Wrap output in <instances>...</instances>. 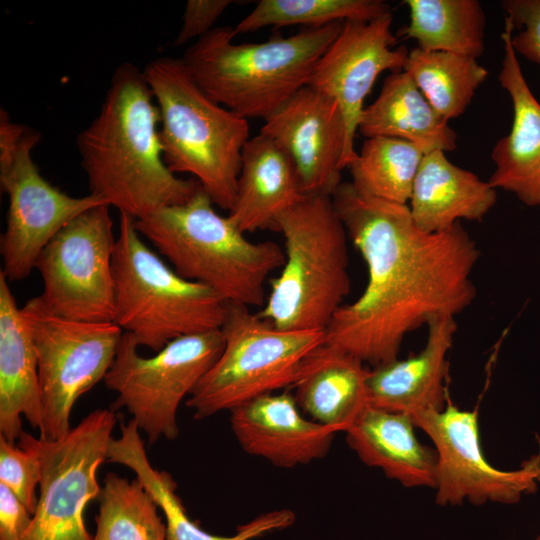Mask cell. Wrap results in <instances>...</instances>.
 <instances>
[{
  "label": "cell",
  "mask_w": 540,
  "mask_h": 540,
  "mask_svg": "<svg viewBox=\"0 0 540 540\" xmlns=\"http://www.w3.org/2000/svg\"><path fill=\"white\" fill-rule=\"evenodd\" d=\"M288 392L256 397L230 410L241 448L273 465L292 468L325 457L337 428L306 419Z\"/></svg>",
  "instance_id": "obj_17"
},
{
  "label": "cell",
  "mask_w": 540,
  "mask_h": 540,
  "mask_svg": "<svg viewBox=\"0 0 540 540\" xmlns=\"http://www.w3.org/2000/svg\"><path fill=\"white\" fill-rule=\"evenodd\" d=\"M410 414L367 406L348 428L346 441L359 459L404 487L435 489L437 453L415 434Z\"/></svg>",
  "instance_id": "obj_22"
},
{
  "label": "cell",
  "mask_w": 540,
  "mask_h": 540,
  "mask_svg": "<svg viewBox=\"0 0 540 540\" xmlns=\"http://www.w3.org/2000/svg\"><path fill=\"white\" fill-rule=\"evenodd\" d=\"M411 416L437 453L438 505L457 506L464 501L510 505L539 489L540 438L537 452L518 469L500 470L487 461L482 451L476 410H461L447 400L442 410H424Z\"/></svg>",
  "instance_id": "obj_14"
},
{
  "label": "cell",
  "mask_w": 540,
  "mask_h": 540,
  "mask_svg": "<svg viewBox=\"0 0 540 540\" xmlns=\"http://www.w3.org/2000/svg\"><path fill=\"white\" fill-rule=\"evenodd\" d=\"M41 480V465L31 450L10 443L0 436V483L5 485L33 516Z\"/></svg>",
  "instance_id": "obj_32"
},
{
  "label": "cell",
  "mask_w": 540,
  "mask_h": 540,
  "mask_svg": "<svg viewBox=\"0 0 540 540\" xmlns=\"http://www.w3.org/2000/svg\"><path fill=\"white\" fill-rule=\"evenodd\" d=\"M501 6L513 29H519L511 37L516 54L540 64V0H504Z\"/></svg>",
  "instance_id": "obj_33"
},
{
  "label": "cell",
  "mask_w": 540,
  "mask_h": 540,
  "mask_svg": "<svg viewBox=\"0 0 540 540\" xmlns=\"http://www.w3.org/2000/svg\"><path fill=\"white\" fill-rule=\"evenodd\" d=\"M357 131L366 138L383 136L417 143L428 152H449L457 147L456 132L405 71L385 78L376 100L364 107Z\"/></svg>",
  "instance_id": "obj_25"
},
{
  "label": "cell",
  "mask_w": 540,
  "mask_h": 540,
  "mask_svg": "<svg viewBox=\"0 0 540 540\" xmlns=\"http://www.w3.org/2000/svg\"><path fill=\"white\" fill-rule=\"evenodd\" d=\"M109 205L72 219L46 245L35 268L43 281L39 295L56 316L84 322H114L113 255L116 239Z\"/></svg>",
  "instance_id": "obj_13"
},
{
  "label": "cell",
  "mask_w": 540,
  "mask_h": 540,
  "mask_svg": "<svg viewBox=\"0 0 540 540\" xmlns=\"http://www.w3.org/2000/svg\"><path fill=\"white\" fill-rule=\"evenodd\" d=\"M213 204L200 187L184 204L160 208L135 226L181 277L210 288L226 303L263 306L265 282L283 266L284 250L272 241L248 240Z\"/></svg>",
  "instance_id": "obj_4"
},
{
  "label": "cell",
  "mask_w": 540,
  "mask_h": 540,
  "mask_svg": "<svg viewBox=\"0 0 540 540\" xmlns=\"http://www.w3.org/2000/svg\"><path fill=\"white\" fill-rule=\"evenodd\" d=\"M332 199L368 280L362 294L336 312L324 346L373 367L389 363L408 333L473 302L471 274L480 250L460 223L423 232L408 205L363 195L351 182H342Z\"/></svg>",
  "instance_id": "obj_1"
},
{
  "label": "cell",
  "mask_w": 540,
  "mask_h": 540,
  "mask_svg": "<svg viewBox=\"0 0 540 540\" xmlns=\"http://www.w3.org/2000/svg\"><path fill=\"white\" fill-rule=\"evenodd\" d=\"M114 323L137 346L159 352L170 341L220 329L226 302L178 275L142 240L135 219L120 213L113 255Z\"/></svg>",
  "instance_id": "obj_7"
},
{
  "label": "cell",
  "mask_w": 540,
  "mask_h": 540,
  "mask_svg": "<svg viewBox=\"0 0 540 540\" xmlns=\"http://www.w3.org/2000/svg\"><path fill=\"white\" fill-rule=\"evenodd\" d=\"M496 200V189L488 181L450 162L444 151L434 150L420 164L408 206L421 231L436 233L461 219H483Z\"/></svg>",
  "instance_id": "obj_23"
},
{
  "label": "cell",
  "mask_w": 540,
  "mask_h": 540,
  "mask_svg": "<svg viewBox=\"0 0 540 540\" xmlns=\"http://www.w3.org/2000/svg\"><path fill=\"white\" fill-rule=\"evenodd\" d=\"M392 12L371 21H345L336 39L318 60L307 85L333 98L345 124L342 169L356 158L354 138L364 110V100L377 77L386 70L403 69L408 51L392 48Z\"/></svg>",
  "instance_id": "obj_15"
},
{
  "label": "cell",
  "mask_w": 540,
  "mask_h": 540,
  "mask_svg": "<svg viewBox=\"0 0 540 540\" xmlns=\"http://www.w3.org/2000/svg\"><path fill=\"white\" fill-rule=\"evenodd\" d=\"M143 70L115 68L99 113L76 138L90 193L135 220L187 202L201 187L163 159L160 112Z\"/></svg>",
  "instance_id": "obj_2"
},
{
  "label": "cell",
  "mask_w": 540,
  "mask_h": 540,
  "mask_svg": "<svg viewBox=\"0 0 540 540\" xmlns=\"http://www.w3.org/2000/svg\"><path fill=\"white\" fill-rule=\"evenodd\" d=\"M37 354L42 403L40 438L59 440L71 430L76 401L111 368L122 329L114 322H84L50 312L39 296L21 308Z\"/></svg>",
  "instance_id": "obj_11"
},
{
  "label": "cell",
  "mask_w": 540,
  "mask_h": 540,
  "mask_svg": "<svg viewBox=\"0 0 540 540\" xmlns=\"http://www.w3.org/2000/svg\"><path fill=\"white\" fill-rule=\"evenodd\" d=\"M42 427L37 354L30 329L0 271V436L15 444L21 417Z\"/></svg>",
  "instance_id": "obj_20"
},
{
  "label": "cell",
  "mask_w": 540,
  "mask_h": 540,
  "mask_svg": "<svg viewBox=\"0 0 540 540\" xmlns=\"http://www.w3.org/2000/svg\"><path fill=\"white\" fill-rule=\"evenodd\" d=\"M31 520L26 507L0 483V540H24Z\"/></svg>",
  "instance_id": "obj_35"
},
{
  "label": "cell",
  "mask_w": 540,
  "mask_h": 540,
  "mask_svg": "<svg viewBox=\"0 0 540 540\" xmlns=\"http://www.w3.org/2000/svg\"><path fill=\"white\" fill-rule=\"evenodd\" d=\"M512 31L505 18L499 81L510 96L513 123L509 134L493 147L495 170L488 182L495 189L514 193L527 206H540V103L522 73L511 43Z\"/></svg>",
  "instance_id": "obj_18"
},
{
  "label": "cell",
  "mask_w": 540,
  "mask_h": 540,
  "mask_svg": "<svg viewBox=\"0 0 540 540\" xmlns=\"http://www.w3.org/2000/svg\"><path fill=\"white\" fill-rule=\"evenodd\" d=\"M536 540H540V535L536 538Z\"/></svg>",
  "instance_id": "obj_36"
},
{
  "label": "cell",
  "mask_w": 540,
  "mask_h": 540,
  "mask_svg": "<svg viewBox=\"0 0 540 540\" xmlns=\"http://www.w3.org/2000/svg\"><path fill=\"white\" fill-rule=\"evenodd\" d=\"M98 501L93 540H167L158 506L137 478L107 473Z\"/></svg>",
  "instance_id": "obj_29"
},
{
  "label": "cell",
  "mask_w": 540,
  "mask_h": 540,
  "mask_svg": "<svg viewBox=\"0 0 540 540\" xmlns=\"http://www.w3.org/2000/svg\"><path fill=\"white\" fill-rule=\"evenodd\" d=\"M114 410L96 409L59 440L23 431L18 445L34 452L41 465L38 503L24 540H93L84 523L89 501L98 499V467L107 460Z\"/></svg>",
  "instance_id": "obj_12"
},
{
  "label": "cell",
  "mask_w": 540,
  "mask_h": 540,
  "mask_svg": "<svg viewBox=\"0 0 540 540\" xmlns=\"http://www.w3.org/2000/svg\"><path fill=\"white\" fill-rule=\"evenodd\" d=\"M220 329L223 350L186 401L198 420L294 387L325 340L324 330H280L249 308L230 303Z\"/></svg>",
  "instance_id": "obj_8"
},
{
  "label": "cell",
  "mask_w": 540,
  "mask_h": 540,
  "mask_svg": "<svg viewBox=\"0 0 540 540\" xmlns=\"http://www.w3.org/2000/svg\"><path fill=\"white\" fill-rule=\"evenodd\" d=\"M133 338L123 333L105 386L117 393L112 410L124 407L150 444L179 435L176 415L224 347L221 329L170 341L153 357H143Z\"/></svg>",
  "instance_id": "obj_10"
},
{
  "label": "cell",
  "mask_w": 540,
  "mask_h": 540,
  "mask_svg": "<svg viewBox=\"0 0 540 540\" xmlns=\"http://www.w3.org/2000/svg\"><path fill=\"white\" fill-rule=\"evenodd\" d=\"M305 196L290 156L259 133L243 147L237 192L228 218L243 233L274 229L277 218Z\"/></svg>",
  "instance_id": "obj_21"
},
{
  "label": "cell",
  "mask_w": 540,
  "mask_h": 540,
  "mask_svg": "<svg viewBox=\"0 0 540 540\" xmlns=\"http://www.w3.org/2000/svg\"><path fill=\"white\" fill-rule=\"evenodd\" d=\"M232 3L230 0H188L175 45H184L194 38L199 39L207 34Z\"/></svg>",
  "instance_id": "obj_34"
},
{
  "label": "cell",
  "mask_w": 540,
  "mask_h": 540,
  "mask_svg": "<svg viewBox=\"0 0 540 540\" xmlns=\"http://www.w3.org/2000/svg\"><path fill=\"white\" fill-rule=\"evenodd\" d=\"M160 112L159 136L169 170L195 177L213 203L233 207L248 119L209 98L182 59L159 57L143 69Z\"/></svg>",
  "instance_id": "obj_5"
},
{
  "label": "cell",
  "mask_w": 540,
  "mask_h": 540,
  "mask_svg": "<svg viewBox=\"0 0 540 540\" xmlns=\"http://www.w3.org/2000/svg\"><path fill=\"white\" fill-rule=\"evenodd\" d=\"M388 12L382 0H261L234 28L237 34L267 26L320 28L335 22L371 21Z\"/></svg>",
  "instance_id": "obj_30"
},
{
  "label": "cell",
  "mask_w": 540,
  "mask_h": 540,
  "mask_svg": "<svg viewBox=\"0 0 540 540\" xmlns=\"http://www.w3.org/2000/svg\"><path fill=\"white\" fill-rule=\"evenodd\" d=\"M428 150L410 141L367 138L348 165L352 185L361 194L408 205L415 177Z\"/></svg>",
  "instance_id": "obj_27"
},
{
  "label": "cell",
  "mask_w": 540,
  "mask_h": 540,
  "mask_svg": "<svg viewBox=\"0 0 540 540\" xmlns=\"http://www.w3.org/2000/svg\"><path fill=\"white\" fill-rule=\"evenodd\" d=\"M285 262L257 315L280 330H324L350 292L347 232L332 196H305L276 220Z\"/></svg>",
  "instance_id": "obj_6"
},
{
  "label": "cell",
  "mask_w": 540,
  "mask_h": 540,
  "mask_svg": "<svg viewBox=\"0 0 540 540\" xmlns=\"http://www.w3.org/2000/svg\"><path fill=\"white\" fill-rule=\"evenodd\" d=\"M430 105L449 121L462 115L488 71L476 58L418 47L408 53L403 68Z\"/></svg>",
  "instance_id": "obj_28"
},
{
  "label": "cell",
  "mask_w": 540,
  "mask_h": 540,
  "mask_svg": "<svg viewBox=\"0 0 540 540\" xmlns=\"http://www.w3.org/2000/svg\"><path fill=\"white\" fill-rule=\"evenodd\" d=\"M410 22L401 36L424 51L478 58L484 51L485 14L477 0H405Z\"/></svg>",
  "instance_id": "obj_26"
},
{
  "label": "cell",
  "mask_w": 540,
  "mask_h": 540,
  "mask_svg": "<svg viewBox=\"0 0 540 540\" xmlns=\"http://www.w3.org/2000/svg\"><path fill=\"white\" fill-rule=\"evenodd\" d=\"M368 371L358 358L323 344L294 385L297 404L313 421L346 432L369 406Z\"/></svg>",
  "instance_id": "obj_24"
},
{
  "label": "cell",
  "mask_w": 540,
  "mask_h": 540,
  "mask_svg": "<svg viewBox=\"0 0 540 540\" xmlns=\"http://www.w3.org/2000/svg\"><path fill=\"white\" fill-rule=\"evenodd\" d=\"M176 487V482L168 473L152 475L145 483L146 491L164 513L167 540H252L268 532L287 528L295 521V514L291 510H275L239 526L232 536L210 534L189 518L175 492Z\"/></svg>",
  "instance_id": "obj_31"
},
{
  "label": "cell",
  "mask_w": 540,
  "mask_h": 540,
  "mask_svg": "<svg viewBox=\"0 0 540 540\" xmlns=\"http://www.w3.org/2000/svg\"><path fill=\"white\" fill-rule=\"evenodd\" d=\"M260 130L290 156L304 196H333L341 181L345 124L333 98L306 85Z\"/></svg>",
  "instance_id": "obj_16"
},
{
  "label": "cell",
  "mask_w": 540,
  "mask_h": 540,
  "mask_svg": "<svg viewBox=\"0 0 540 540\" xmlns=\"http://www.w3.org/2000/svg\"><path fill=\"white\" fill-rule=\"evenodd\" d=\"M343 23L240 44L233 42L234 27H215L188 47L181 59L213 101L246 119L265 120L307 85Z\"/></svg>",
  "instance_id": "obj_3"
},
{
  "label": "cell",
  "mask_w": 540,
  "mask_h": 540,
  "mask_svg": "<svg viewBox=\"0 0 540 540\" xmlns=\"http://www.w3.org/2000/svg\"><path fill=\"white\" fill-rule=\"evenodd\" d=\"M426 326L427 341L418 354L369 369L367 390L370 406L410 415L445 407L448 399L445 388L449 366L447 355L457 323L455 316L436 315Z\"/></svg>",
  "instance_id": "obj_19"
},
{
  "label": "cell",
  "mask_w": 540,
  "mask_h": 540,
  "mask_svg": "<svg viewBox=\"0 0 540 540\" xmlns=\"http://www.w3.org/2000/svg\"><path fill=\"white\" fill-rule=\"evenodd\" d=\"M39 140L37 131L12 122L0 109V184L9 199L0 252L8 281L28 277L42 250L72 219L107 204L91 193L68 195L43 178L32 159Z\"/></svg>",
  "instance_id": "obj_9"
}]
</instances>
